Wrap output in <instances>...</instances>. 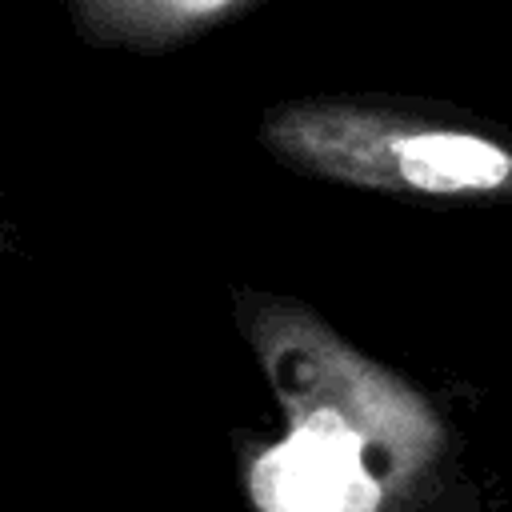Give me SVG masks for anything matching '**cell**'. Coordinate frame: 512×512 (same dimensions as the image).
<instances>
[{"mask_svg": "<svg viewBox=\"0 0 512 512\" xmlns=\"http://www.w3.org/2000/svg\"><path fill=\"white\" fill-rule=\"evenodd\" d=\"M252 492L264 512H376L380 484L368 476L360 436L332 412H320L280 448H272L256 472Z\"/></svg>", "mask_w": 512, "mask_h": 512, "instance_id": "cell-1", "label": "cell"}, {"mask_svg": "<svg viewBox=\"0 0 512 512\" xmlns=\"http://www.w3.org/2000/svg\"><path fill=\"white\" fill-rule=\"evenodd\" d=\"M76 32L100 44L160 52L200 36L260 0H64Z\"/></svg>", "mask_w": 512, "mask_h": 512, "instance_id": "cell-2", "label": "cell"}, {"mask_svg": "<svg viewBox=\"0 0 512 512\" xmlns=\"http://www.w3.org/2000/svg\"><path fill=\"white\" fill-rule=\"evenodd\" d=\"M512 176V156L476 136V132H456V128H428L416 124L412 136L404 140L400 152V168L396 180L416 188V192H432V196H448V192H492Z\"/></svg>", "mask_w": 512, "mask_h": 512, "instance_id": "cell-3", "label": "cell"}]
</instances>
